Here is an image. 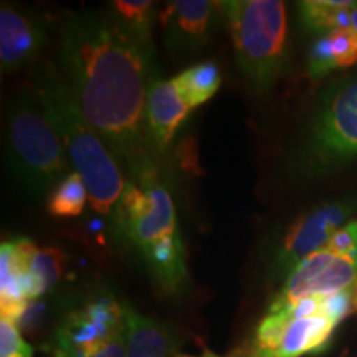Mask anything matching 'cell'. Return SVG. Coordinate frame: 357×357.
<instances>
[{"instance_id":"obj_16","label":"cell","mask_w":357,"mask_h":357,"mask_svg":"<svg viewBox=\"0 0 357 357\" xmlns=\"http://www.w3.org/2000/svg\"><path fill=\"white\" fill-rule=\"evenodd\" d=\"M356 6L357 2L349 0H306L298 3V10L306 32L321 37L333 30L347 29Z\"/></svg>"},{"instance_id":"obj_27","label":"cell","mask_w":357,"mask_h":357,"mask_svg":"<svg viewBox=\"0 0 357 357\" xmlns=\"http://www.w3.org/2000/svg\"><path fill=\"white\" fill-rule=\"evenodd\" d=\"M174 357H218L217 354H213L212 351H204L202 356H189V354H176Z\"/></svg>"},{"instance_id":"obj_11","label":"cell","mask_w":357,"mask_h":357,"mask_svg":"<svg viewBox=\"0 0 357 357\" xmlns=\"http://www.w3.org/2000/svg\"><path fill=\"white\" fill-rule=\"evenodd\" d=\"M47 43L43 22L20 8L2 3L0 8V66L2 73L32 63Z\"/></svg>"},{"instance_id":"obj_26","label":"cell","mask_w":357,"mask_h":357,"mask_svg":"<svg viewBox=\"0 0 357 357\" xmlns=\"http://www.w3.org/2000/svg\"><path fill=\"white\" fill-rule=\"evenodd\" d=\"M349 26L352 29V32L357 35V6L352 8L351 12V20H349Z\"/></svg>"},{"instance_id":"obj_10","label":"cell","mask_w":357,"mask_h":357,"mask_svg":"<svg viewBox=\"0 0 357 357\" xmlns=\"http://www.w3.org/2000/svg\"><path fill=\"white\" fill-rule=\"evenodd\" d=\"M220 2L211 0H176L160 12L164 43L178 55L197 53L211 42L215 32Z\"/></svg>"},{"instance_id":"obj_3","label":"cell","mask_w":357,"mask_h":357,"mask_svg":"<svg viewBox=\"0 0 357 357\" xmlns=\"http://www.w3.org/2000/svg\"><path fill=\"white\" fill-rule=\"evenodd\" d=\"M124 238L139 250L160 287L171 293L185 287L189 273L185 252L177 227L171 192L159 174L128 181L123 197Z\"/></svg>"},{"instance_id":"obj_1","label":"cell","mask_w":357,"mask_h":357,"mask_svg":"<svg viewBox=\"0 0 357 357\" xmlns=\"http://www.w3.org/2000/svg\"><path fill=\"white\" fill-rule=\"evenodd\" d=\"M61 77L89 126L128 171V181L159 174L144 124L147 88L158 77L154 48L116 24L109 12L71 15L58 48Z\"/></svg>"},{"instance_id":"obj_13","label":"cell","mask_w":357,"mask_h":357,"mask_svg":"<svg viewBox=\"0 0 357 357\" xmlns=\"http://www.w3.org/2000/svg\"><path fill=\"white\" fill-rule=\"evenodd\" d=\"M10 243L13 263L26 300H35L55 287L65 270L66 258L61 250L53 247L40 250L26 238H17Z\"/></svg>"},{"instance_id":"obj_21","label":"cell","mask_w":357,"mask_h":357,"mask_svg":"<svg viewBox=\"0 0 357 357\" xmlns=\"http://www.w3.org/2000/svg\"><path fill=\"white\" fill-rule=\"evenodd\" d=\"M333 70H337L336 60H334L331 43H329L328 35H321L312 43L310 56H307V75L311 78H323Z\"/></svg>"},{"instance_id":"obj_25","label":"cell","mask_w":357,"mask_h":357,"mask_svg":"<svg viewBox=\"0 0 357 357\" xmlns=\"http://www.w3.org/2000/svg\"><path fill=\"white\" fill-rule=\"evenodd\" d=\"M86 357H126V346H124V334L118 336L109 344H106L95 354Z\"/></svg>"},{"instance_id":"obj_7","label":"cell","mask_w":357,"mask_h":357,"mask_svg":"<svg viewBox=\"0 0 357 357\" xmlns=\"http://www.w3.org/2000/svg\"><path fill=\"white\" fill-rule=\"evenodd\" d=\"M121 334H124L123 305L111 298H98L66 316L58 328L53 356H91Z\"/></svg>"},{"instance_id":"obj_18","label":"cell","mask_w":357,"mask_h":357,"mask_svg":"<svg viewBox=\"0 0 357 357\" xmlns=\"http://www.w3.org/2000/svg\"><path fill=\"white\" fill-rule=\"evenodd\" d=\"M154 3L149 0H114L109 3V15L116 24L149 48H154Z\"/></svg>"},{"instance_id":"obj_28","label":"cell","mask_w":357,"mask_h":357,"mask_svg":"<svg viewBox=\"0 0 357 357\" xmlns=\"http://www.w3.org/2000/svg\"><path fill=\"white\" fill-rule=\"evenodd\" d=\"M354 306L357 310V284H356V289H354Z\"/></svg>"},{"instance_id":"obj_4","label":"cell","mask_w":357,"mask_h":357,"mask_svg":"<svg viewBox=\"0 0 357 357\" xmlns=\"http://www.w3.org/2000/svg\"><path fill=\"white\" fill-rule=\"evenodd\" d=\"M220 8L240 70L257 91H268L287 66V6L280 0H227Z\"/></svg>"},{"instance_id":"obj_23","label":"cell","mask_w":357,"mask_h":357,"mask_svg":"<svg viewBox=\"0 0 357 357\" xmlns=\"http://www.w3.org/2000/svg\"><path fill=\"white\" fill-rule=\"evenodd\" d=\"M326 250L334 253V255L357 261V220L341 227L331 236V240L326 245Z\"/></svg>"},{"instance_id":"obj_20","label":"cell","mask_w":357,"mask_h":357,"mask_svg":"<svg viewBox=\"0 0 357 357\" xmlns=\"http://www.w3.org/2000/svg\"><path fill=\"white\" fill-rule=\"evenodd\" d=\"M326 35H328L329 43H331V50L337 68H347V66L357 63V35L352 32L351 26L333 30V32Z\"/></svg>"},{"instance_id":"obj_14","label":"cell","mask_w":357,"mask_h":357,"mask_svg":"<svg viewBox=\"0 0 357 357\" xmlns=\"http://www.w3.org/2000/svg\"><path fill=\"white\" fill-rule=\"evenodd\" d=\"M126 357H171L174 339L162 324L123 305Z\"/></svg>"},{"instance_id":"obj_17","label":"cell","mask_w":357,"mask_h":357,"mask_svg":"<svg viewBox=\"0 0 357 357\" xmlns=\"http://www.w3.org/2000/svg\"><path fill=\"white\" fill-rule=\"evenodd\" d=\"M171 79L189 108H195L211 100L222 83L220 70L213 61H202L190 66Z\"/></svg>"},{"instance_id":"obj_8","label":"cell","mask_w":357,"mask_h":357,"mask_svg":"<svg viewBox=\"0 0 357 357\" xmlns=\"http://www.w3.org/2000/svg\"><path fill=\"white\" fill-rule=\"evenodd\" d=\"M357 284V261L319 250L293 268L268 312L287 311L307 296H329Z\"/></svg>"},{"instance_id":"obj_19","label":"cell","mask_w":357,"mask_h":357,"mask_svg":"<svg viewBox=\"0 0 357 357\" xmlns=\"http://www.w3.org/2000/svg\"><path fill=\"white\" fill-rule=\"evenodd\" d=\"M88 200L86 184L82 176L73 171L48 194L47 211L52 217L73 218L82 215Z\"/></svg>"},{"instance_id":"obj_15","label":"cell","mask_w":357,"mask_h":357,"mask_svg":"<svg viewBox=\"0 0 357 357\" xmlns=\"http://www.w3.org/2000/svg\"><path fill=\"white\" fill-rule=\"evenodd\" d=\"M336 326L323 314L294 319L288 324L280 346L270 357H301L323 351Z\"/></svg>"},{"instance_id":"obj_5","label":"cell","mask_w":357,"mask_h":357,"mask_svg":"<svg viewBox=\"0 0 357 357\" xmlns=\"http://www.w3.org/2000/svg\"><path fill=\"white\" fill-rule=\"evenodd\" d=\"M7 162L13 177L33 197L50 194L68 176L60 134L33 95H20L7 116Z\"/></svg>"},{"instance_id":"obj_12","label":"cell","mask_w":357,"mask_h":357,"mask_svg":"<svg viewBox=\"0 0 357 357\" xmlns=\"http://www.w3.org/2000/svg\"><path fill=\"white\" fill-rule=\"evenodd\" d=\"M189 111L190 108L178 95L172 79L155 77L151 82L146 96L144 124L151 147L155 153H166Z\"/></svg>"},{"instance_id":"obj_6","label":"cell","mask_w":357,"mask_h":357,"mask_svg":"<svg viewBox=\"0 0 357 357\" xmlns=\"http://www.w3.org/2000/svg\"><path fill=\"white\" fill-rule=\"evenodd\" d=\"M310 172H326L357 160V71L321 96L303 146Z\"/></svg>"},{"instance_id":"obj_2","label":"cell","mask_w":357,"mask_h":357,"mask_svg":"<svg viewBox=\"0 0 357 357\" xmlns=\"http://www.w3.org/2000/svg\"><path fill=\"white\" fill-rule=\"evenodd\" d=\"M35 96L60 134L75 171L86 184L91 208L109 223L116 235L124 236L123 197L128 178L124 181L118 160L89 126L65 78L52 65L38 75Z\"/></svg>"},{"instance_id":"obj_9","label":"cell","mask_w":357,"mask_h":357,"mask_svg":"<svg viewBox=\"0 0 357 357\" xmlns=\"http://www.w3.org/2000/svg\"><path fill=\"white\" fill-rule=\"evenodd\" d=\"M357 208V200L342 199L336 202L319 205L314 211L305 213L289 229L276 250L275 263L281 273H291L293 268L312 253L324 250L331 236L344 227Z\"/></svg>"},{"instance_id":"obj_24","label":"cell","mask_w":357,"mask_h":357,"mask_svg":"<svg viewBox=\"0 0 357 357\" xmlns=\"http://www.w3.org/2000/svg\"><path fill=\"white\" fill-rule=\"evenodd\" d=\"M352 303H354V288L329 296H321V314L339 324L351 311Z\"/></svg>"},{"instance_id":"obj_22","label":"cell","mask_w":357,"mask_h":357,"mask_svg":"<svg viewBox=\"0 0 357 357\" xmlns=\"http://www.w3.org/2000/svg\"><path fill=\"white\" fill-rule=\"evenodd\" d=\"M0 357H33V347L10 319H0Z\"/></svg>"}]
</instances>
